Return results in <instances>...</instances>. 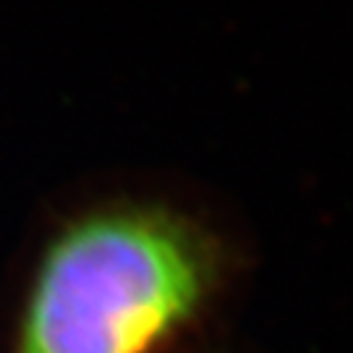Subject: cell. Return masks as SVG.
I'll list each match as a JSON object with an SVG mask.
<instances>
[{
    "label": "cell",
    "instance_id": "6da1fadb",
    "mask_svg": "<svg viewBox=\"0 0 353 353\" xmlns=\"http://www.w3.org/2000/svg\"><path fill=\"white\" fill-rule=\"evenodd\" d=\"M223 236L163 196L65 214L29 270L8 353H168L220 301Z\"/></svg>",
    "mask_w": 353,
    "mask_h": 353
}]
</instances>
